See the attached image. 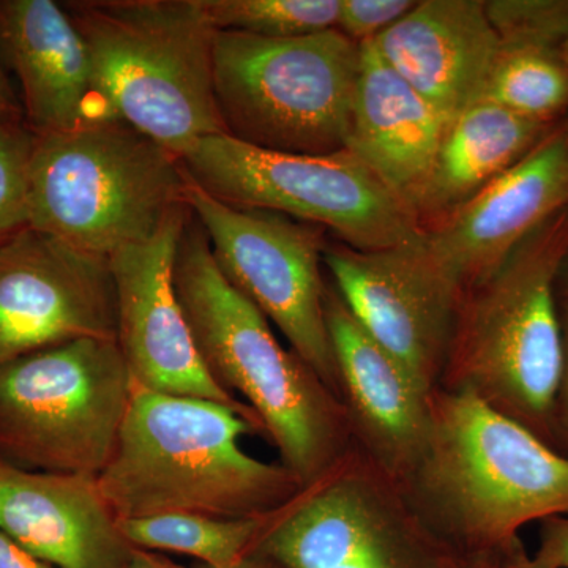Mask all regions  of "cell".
<instances>
[{"mask_svg": "<svg viewBox=\"0 0 568 568\" xmlns=\"http://www.w3.org/2000/svg\"><path fill=\"white\" fill-rule=\"evenodd\" d=\"M173 283L209 375L256 414L302 487L313 484L354 446L346 407L294 351L280 345L267 317L227 282L192 211Z\"/></svg>", "mask_w": 568, "mask_h": 568, "instance_id": "6da1fadb", "label": "cell"}, {"mask_svg": "<svg viewBox=\"0 0 568 568\" xmlns=\"http://www.w3.org/2000/svg\"><path fill=\"white\" fill-rule=\"evenodd\" d=\"M398 485L463 559L514 547L530 523L568 517V459L467 392L433 394L424 452Z\"/></svg>", "mask_w": 568, "mask_h": 568, "instance_id": "7a4b0ae2", "label": "cell"}, {"mask_svg": "<svg viewBox=\"0 0 568 568\" xmlns=\"http://www.w3.org/2000/svg\"><path fill=\"white\" fill-rule=\"evenodd\" d=\"M263 426L234 407L133 383L112 457L97 480L118 519L164 514L264 518L302 485L282 463L246 454Z\"/></svg>", "mask_w": 568, "mask_h": 568, "instance_id": "3957f363", "label": "cell"}, {"mask_svg": "<svg viewBox=\"0 0 568 568\" xmlns=\"http://www.w3.org/2000/svg\"><path fill=\"white\" fill-rule=\"evenodd\" d=\"M567 253L568 209L463 294L439 386L477 396L549 447L564 357L558 280Z\"/></svg>", "mask_w": 568, "mask_h": 568, "instance_id": "277c9868", "label": "cell"}, {"mask_svg": "<svg viewBox=\"0 0 568 568\" xmlns=\"http://www.w3.org/2000/svg\"><path fill=\"white\" fill-rule=\"evenodd\" d=\"M91 55L110 119L181 155L224 134L213 91L216 29L203 0L62 3Z\"/></svg>", "mask_w": 568, "mask_h": 568, "instance_id": "5b68a950", "label": "cell"}, {"mask_svg": "<svg viewBox=\"0 0 568 568\" xmlns=\"http://www.w3.org/2000/svg\"><path fill=\"white\" fill-rule=\"evenodd\" d=\"M179 156L125 122L39 134L29 170L28 226L111 257L185 211Z\"/></svg>", "mask_w": 568, "mask_h": 568, "instance_id": "8992f818", "label": "cell"}, {"mask_svg": "<svg viewBox=\"0 0 568 568\" xmlns=\"http://www.w3.org/2000/svg\"><path fill=\"white\" fill-rule=\"evenodd\" d=\"M361 44L338 29L265 39L216 31L213 91L224 134L264 151H346Z\"/></svg>", "mask_w": 568, "mask_h": 568, "instance_id": "52a82bcc", "label": "cell"}, {"mask_svg": "<svg viewBox=\"0 0 568 568\" xmlns=\"http://www.w3.org/2000/svg\"><path fill=\"white\" fill-rule=\"evenodd\" d=\"M189 181L239 207L263 209L332 231L349 248H390L424 234L406 200L351 151H264L213 134L179 155Z\"/></svg>", "mask_w": 568, "mask_h": 568, "instance_id": "ba28073f", "label": "cell"}, {"mask_svg": "<svg viewBox=\"0 0 568 568\" xmlns=\"http://www.w3.org/2000/svg\"><path fill=\"white\" fill-rule=\"evenodd\" d=\"M132 392L118 339H77L0 366V458L41 473L99 477Z\"/></svg>", "mask_w": 568, "mask_h": 568, "instance_id": "9c48e42d", "label": "cell"}, {"mask_svg": "<svg viewBox=\"0 0 568 568\" xmlns=\"http://www.w3.org/2000/svg\"><path fill=\"white\" fill-rule=\"evenodd\" d=\"M253 555L280 568H466L355 443L268 515Z\"/></svg>", "mask_w": 568, "mask_h": 568, "instance_id": "30bf717a", "label": "cell"}, {"mask_svg": "<svg viewBox=\"0 0 568 568\" xmlns=\"http://www.w3.org/2000/svg\"><path fill=\"white\" fill-rule=\"evenodd\" d=\"M186 204L227 282L282 331L291 351L342 399L325 317L323 227L223 203L192 181Z\"/></svg>", "mask_w": 568, "mask_h": 568, "instance_id": "8fae6325", "label": "cell"}, {"mask_svg": "<svg viewBox=\"0 0 568 568\" xmlns=\"http://www.w3.org/2000/svg\"><path fill=\"white\" fill-rule=\"evenodd\" d=\"M324 267L372 338L426 394L439 390L465 293L426 248L424 234L375 252L325 245Z\"/></svg>", "mask_w": 568, "mask_h": 568, "instance_id": "7c38bea8", "label": "cell"}, {"mask_svg": "<svg viewBox=\"0 0 568 568\" xmlns=\"http://www.w3.org/2000/svg\"><path fill=\"white\" fill-rule=\"evenodd\" d=\"M82 338L118 339L110 257L22 227L0 241V366Z\"/></svg>", "mask_w": 568, "mask_h": 568, "instance_id": "4fadbf2b", "label": "cell"}, {"mask_svg": "<svg viewBox=\"0 0 568 568\" xmlns=\"http://www.w3.org/2000/svg\"><path fill=\"white\" fill-rule=\"evenodd\" d=\"M189 213V207L175 213L152 239L110 257L118 345L136 386L222 403L263 426L245 403L209 375L175 294L174 260Z\"/></svg>", "mask_w": 568, "mask_h": 568, "instance_id": "5bb4252c", "label": "cell"}, {"mask_svg": "<svg viewBox=\"0 0 568 568\" xmlns=\"http://www.w3.org/2000/svg\"><path fill=\"white\" fill-rule=\"evenodd\" d=\"M568 209V118L481 192L425 230L426 248L466 293Z\"/></svg>", "mask_w": 568, "mask_h": 568, "instance_id": "9a60e30c", "label": "cell"}, {"mask_svg": "<svg viewBox=\"0 0 568 568\" xmlns=\"http://www.w3.org/2000/svg\"><path fill=\"white\" fill-rule=\"evenodd\" d=\"M325 317L354 443L402 484L428 439L433 395L358 324L334 286H327Z\"/></svg>", "mask_w": 568, "mask_h": 568, "instance_id": "2e32d148", "label": "cell"}, {"mask_svg": "<svg viewBox=\"0 0 568 568\" xmlns=\"http://www.w3.org/2000/svg\"><path fill=\"white\" fill-rule=\"evenodd\" d=\"M0 530L55 568H119L134 549L97 477L24 469L3 458Z\"/></svg>", "mask_w": 568, "mask_h": 568, "instance_id": "e0dca14e", "label": "cell"}, {"mask_svg": "<svg viewBox=\"0 0 568 568\" xmlns=\"http://www.w3.org/2000/svg\"><path fill=\"white\" fill-rule=\"evenodd\" d=\"M373 43L447 126L480 100L503 50L484 0H422Z\"/></svg>", "mask_w": 568, "mask_h": 568, "instance_id": "ac0fdd59", "label": "cell"}, {"mask_svg": "<svg viewBox=\"0 0 568 568\" xmlns=\"http://www.w3.org/2000/svg\"><path fill=\"white\" fill-rule=\"evenodd\" d=\"M0 61L20 81L26 122L37 134L108 121L88 47L52 0H0Z\"/></svg>", "mask_w": 568, "mask_h": 568, "instance_id": "d6986e66", "label": "cell"}, {"mask_svg": "<svg viewBox=\"0 0 568 568\" xmlns=\"http://www.w3.org/2000/svg\"><path fill=\"white\" fill-rule=\"evenodd\" d=\"M446 129L435 108L384 61L373 40L362 43L347 151L410 205Z\"/></svg>", "mask_w": 568, "mask_h": 568, "instance_id": "ffe728a7", "label": "cell"}, {"mask_svg": "<svg viewBox=\"0 0 568 568\" xmlns=\"http://www.w3.org/2000/svg\"><path fill=\"white\" fill-rule=\"evenodd\" d=\"M559 123V122H558ZM558 123L530 121L477 102L447 126L435 163L414 197L418 219H444L536 148Z\"/></svg>", "mask_w": 568, "mask_h": 568, "instance_id": "44dd1931", "label": "cell"}, {"mask_svg": "<svg viewBox=\"0 0 568 568\" xmlns=\"http://www.w3.org/2000/svg\"><path fill=\"white\" fill-rule=\"evenodd\" d=\"M267 517L164 514L119 519V528L134 548L190 556L207 568H235L253 556Z\"/></svg>", "mask_w": 568, "mask_h": 568, "instance_id": "7402d4cb", "label": "cell"}, {"mask_svg": "<svg viewBox=\"0 0 568 568\" xmlns=\"http://www.w3.org/2000/svg\"><path fill=\"white\" fill-rule=\"evenodd\" d=\"M478 102L544 123L568 118V69L559 51L504 48Z\"/></svg>", "mask_w": 568, "mask_h": 568, "instance_id": "603a6c76", "label": "cell"}, {"mask_svg": "<svg viewBox=\"0 0 568 568\" xmlns=\"http://www.w3.org/2000/svg\"><path fill=\"white\" fill-rule=\"evenodd\" d=\"M216 31L291 39L336 29L339 0H203Z\"/></svg>", "mask_w": 568, "mask_h": 568, "instance_id": "cb8c5ba5", "label": "cell"}, {"mask_svg": "<svg viewBox=\"0 0 568 568\" xmlns=\"http://www.w3.org/2000/svg\"><path fill=\"white\" fill-rule=\"evenodd\" d=\"M37 138L21 112L0 111V241L28 226L29 170Z\"/></svg>", "mask_w": 568, "mask_h": 568, "instance_id": "d4e9b609", "label": "cell"}, {"mask_svg": "<svg viewBox=\"0 0 568 568\" xmlns=\"http://www.w3.org/2000/svg\"><path fill=\"white\" fill-rule=\"evenodd\" d=\"M489 20L504 48L560 51L568 37V0H493Z\"/></svg>", "mask_w": 568, "mask_h": 568, "instance_id": "484cf974", "label": "cell"}, {"mask_svg": "<svg viewBox=\"0 0 568 568\" xmlns=\"http://www.w3.org/2000/svg\"><path fill=\"white\" fill-rule=\"evenodd\" d=\"M414 0H339L336 29L354 43L375 40L414 9Z\"/></svg>", "mask_w": 568, "mask_h": 568, "instance_id": "4316f807", "label": "cell"}, {"mask_svg": "<svg viewBox=\"0 0 568 568\" xmlns=\"http://www.w3.org/2000/svg\"><path fill=\"white\" fill-rule=\"evenodd\" d=\"M560 324H562V369L551 413V447L568 459V301L559 297Z\"/></svg>", "mask_w": 568, "mask_h": 568, "instance_id": "83f0119b", "label": "cell"}, {"mask_svg": "<svg viewBox=\"0 0 568 568\" xmlns=\"http://www.w3.org/2000/svg\"><path fill=\"white\" fill-rule=\"evenodd\" d=\"M466 568H555L537 552L530 556L523 541L514 547L465 559Z\"/></svg>", "mask_w": 568, "mask_h": 568, "instance_id": "f1b7e54d", "label": "cell"}, {"mask_svg": "<svg viewBox=\"0 0 568 568\" xmlns=\"http://www.w3.org/2000/svg\"><path fill=\"white\" fill-rule=\"evenodd\" d=\"M540 525L537 555L555 568H568V517L545 519Z\"/></svg>", "mask_w": 568, "mask_h": 568, "instance_id": "f546056e", "label": "cell"}, {"mask_svg": "<svg viewBox=\"0 0 568 568\" xmlns=\"http://www.w3.org/2000/svg\"><path fill=\"white\" fill-rule=\"evenodd\" d=\"M0 568H55L37 559L0 530Z\"/></svg>", "mask_w": 568, "mask_h": 568, "instance_id": "4dcf8cb0", "label": "cell"}, {"mask_svg": "<svg viewBox=\"0 0 568 568\" xmlns=\"http://www.w3.org/2000/svg\"><path fill=\"white\" fill-rule=\"evenodd\" d=\"M119 568H181L174 566L170 560L162 558V556L153 555V551H145V549L134 548L130 558L125 560Z\"/></svg>", "mask_w": 568, "mask_h": 568, "instance_id": "1f68e13d", "label": "cell"}, {"mask_svg": "<svg viewBox=\"0 0 568 568\" xmlns=\"http://www.w3.org/2000/svg\"><path fill=\"white\" fill-rule=\"evenodd\" d=\"M0 111L21 112L9 78H7L6 70H3L2 62H0Z\"/></svg>", "mask_w": 568, "mask_h": 568, "instance_id": "d6a6232c", "label": "cell"}, {"mask_svg": "<svg viewBox=\"0 0 568 568\" xmlns=\"http://www.w3.org/2000/svg\"><path fill=\"white\" fill-rule=\"evenodd\" d=\"M558 294L560 298L568 301V253L559 272Z\"/></svg>", "mask_w": 568, "mask_h": 568, "instance_id": "836d02e7", "label": "cell"}, {"mask_svg": "<svg viewBox=\"0 0 568 568\" xmlns=\"http://www.w3.org/2000/svg\"><path fill=\"white\" fill-rule=\"evenodd\" d=\"M235 568H280L278 566H275L274 562H271V560H267L265 558H261V556H250L248 559L244 560V562L241 564V566H237Z\"/></svg>", "mask_w": 568, "mask_h": 568, "instance_id": "e575fe53", "label": "cell"}, {"mask_svg": "<svg viewBox=\"0 0 568 568\" xmlns=\"http://www.w3.org/2000/svg\"><path fill=\"white\" fill-rule=\"evenodd\" d=\"M560 58H562L564 63H566L568 69V37L567 40L564 41L562 47H560Z\"/></svg>", "mask_w": 568, "mask_h": 568, "instance_id": "d590c367", "label": "cell"}]
</instances>
